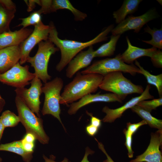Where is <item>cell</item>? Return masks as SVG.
Here are the masks:
<instances>
[{"label": "cell", "instance_id": "obj_23", "mask_svg": "<svg viewBox=\"0 0 162 162\" xmlns=\"http://www.w3.org/2000/svg\"><path fill=\"white\" fill-rule=\"evenodd\" d=\"M120 35H112L109 42L103 44L96 50H94V57L110 56L113 55L117 43Z\"/></svg>", "mask_w": 162, "mask_h": 162}, {"label": "cell", "instance_id": "obj_37", "mask_svg": "<svg viewBox=\"0 0 162 162\" xmlns=\"http://www.w3.org/2000/svg\"><path fill=\"white\" fill-rule=\"evenodd\" d=\"M88 114L91 117L90 124L99 128L101 125V120L99 118L93 116L91 113L88 112Z\"/></svg>", "mask_w": 162, "mask_h": 162}, {"label": "cell", "instance_id": "obj_27", "mask_svg": "<svg viewBox=\"0 0 162 162\" xmlns=\"http://www.w3.org/2000/svg\"><path fill=\"white\" fill-rule=\"evenodd\" d=\"M0 121L5 128L14 127L20 122L19 116L9 110H5L2 113Z\"/></svg>", "mask_w": 162, "mask_h": 162}, {"label": "cell", "instance_id": "obj_10", "mask_svg": "<svg viewBox=\"0 0 162 162\" xmlns=\"http://www.w3.org/2000/svg\"><path fill=\"white\" fill-rule=\"evenodd\" d=\"M50 28L49 25H44L42 21L34 26L32 33L20 45L21 56L19 63L21 65L26 62L31 50L36 44L48 40Z\"/></svg>", "mask_w": 162, "mask_h": 162}, {"label": "cell", "instance_id": "obj_8", "mask_svg": "<svg viewBox=\"0 0 162 162\" xmlns=\"http://www.w3.org/2000/svg\"><path fill=\"white\" fill-rule=\"evenodd\" d=\"M29 69L28 65L23 66L18 62L6 72L0 74V82L16 88L25 87L35 76Z\"/></svg>", "mask_w": 162, "mask_h": 162}, {"label": "cell", "instance_id": "obj_22", "mask_svg": "<svg viewBox=\"0 0 162 162\" xmlns=\"http://www.w3.org/2000/svg\"><path fill=\"white\" fill-rule=\"evenodd\" d=\"M0 151L12 152L20 155L25 162H30L33 158V152H28L24 148L21 140L0 144Z\"/></svg>", "mask_w": 162, "mask_h": 162}, {"label": "cell", "instance_id": "obj_15", "mask_svg": "<svg viewBox=\"0 0 162 162\" xmlns=\"http://www.w3.org/2000/svg\"><path fill=\"white\" fill-rule=\"evenodd\" d=\"M94 51L92 45L87 50L78 53L68 63L66 70V76L71 78L80 70L88 67L94 58Z\"/></svg>", "mask_w": 162, "mask_h": 162}, {"label": "cell", "instance_id": "obj_12", "mask_svg": "<svg viewBox=\"0 0 162 162\" xmlns=\"http://www.w3.org/2000/svg\"><path fill=\"white\" fill-rule=\"evenodd\" d=\"M151 87L149 85L146 86L143 92L139 96L133 98L123 105L116 109H111L107 106H105L102 109L103 112L106 115L102 119L104 122L112 123L117 118L122 116L123 113L128 109L131 108L137 105L140 102L154 98V97L150 93Z\"/></svg>", "mask_w": 162, "mask_h": 162}, {"label": "cell", "instance_id": "obj_18", "mask_svg": "<svg viewBox=\"0 0 162 162\" xmlns=\"http://www.w3.org/2000/svg\"><path fill=\"white\" fill-rule=\"evenodd\" d=\"M16 11L15 4L10 0H0V34L10 31V23Z\"/></svg>", "mask_w": 162, "mask_h": 162}, {"label": "cell", "instance_id": "obj_7", "mask_svg": "<svg viewBox=\"0 0 162 162\" xmlns=\"http://www.w3.org/2000/svg\"><path fill=\"white\" fill-rule=\"evenodd\" d=\"M116 71L128 73L134 76L137 73L139 74L140 70L133 64H125L120 53L113 58L96 61L80 73L82 74L96 73L104 76L109 73Z\"/></svg>", "mask_w": 162, "mask_h": 162}, {"label": "cell", "instance_id": "obj_30", "mask_svg": "<svg viewBox=\"0 0 162 162\" xmlns=\"http://www.w3.org/2000/svg\"><path fill=\"white\" fill-rule=\"evenodd\" d=\"M154 65L159 68L162 67V52L160 50H157L150 58Z\"/></svg>", "mask_w": 162, "mask_h": 162}, {"label": "cell", "instance_id": "obj_35", "mask_svg": "<svg viewBox=\"0 0 162 162\" xmlns=\"http://www.w3.org/2000/svg\"><path fill=\"white\" fill-rule=\"evenodd\" d=\"M99 128L90 124L86 128V130L89 136H94L98 132Z\"/></svg>", "mask_w": 162, "mask_h": 162}, {"label": "cell", "instance_id": "obj_9", "mask_svg": "<svg viewBox=\"0 0 162 162\" xmlns=\"http://www.w3.org/2000/svg\"><path fill=\"white\" fill-rule=\"evenodd\" d=\"M30 83L31 86L28 89L25 87L17 88L14 91L16 95L20 97L38 117H40V96L42 93V84L40 80L36 76L30 82Z\"/></svg>", "mask_w": 162, "mask_h": 162}, {"label": "cell", "instance_id": "obj_39", "mask_svg": "<svg viewBox=\"0 0 162 162\" xmlns=\"http://www.w3.org/2000/svg\"><path fill=\"white\" fill-rule=\"evenodd\" d=\"M22 140L27 142L34 143V141L36 139L35 136L32 134L31 133H26Z\"/></svg>", "mask_w": 162, "mask_h": 162}, {"label": "cell", "instance_id": "obj_29", "mask_svg": "<svg viewBox=\"0 0 162 162\" xmlns=\"http://www.w3.org/2000/svg\"><path fill=\"white\" fill-rule=\"evenodd\" d=\"M143 109L151 112L158 107L162 105V97L151 100H143L139 102L136 105Z\"/></svg>", "mask_w": 162, "mask_h": 162}, {"label": "cell", "instance_id": "obj_42", "mask_svg": "<svg viewBox=\"0 0 162 162\" xmlns=\"http://www.w3.org/2000/svg\"><path fill=\"white\" fill-rule=\"evenodd\" d=\"M5 104L4 100L0 94V113L2 110Z\"/></svg>", "mask_w": 162, "mask_h": 162}, {"label": "cell", "instance_id": "obj_25", "mask_svg": "<svg viewBox=\"0 0 162 162\" xmlns=\"http://www.w3.org/2000/svg\"><path fill=\"white\" fill-rule=\"evenodd\" d=\"M135 64L140 70L139 74L144 76L148 84L156 87L159 97H162V74L157 75L152 74L141 66L136 60H135Z\"/></svg>", "mask_w": 162, "mask_h": 162}, {"label": "cell", "instance_id": "obj_31", "mask_svg": "<svg viewBox=\"0 0 162 162\" xmlns=\"http://www.w3.org/2000/svg\"><path fill=\"white\" fill-rule=\"evenodd\" d=\"M123 132L126 137L125 145L128 151V156L129 158H131L133 157L134 153L132 148V136L129 134L128 133L126 129H124Z\"/></svg>", "mask_w": 162, "mask_h": 162}, {"label": "cell", "instance_id": "obj_32", "mask_svg": "<svg viewBox=\"0 0 162 162\" xmlns=\"http://www.w3.org/2000/svg\"><path fill=\"white\" fill-rule=\"evenodd\" d=\"M146 124L147 123L144 120L137 123L131 124L128 122L127 123L126 130L128 133L132 136L140 127Z\"/></svg>", "mask_w": 162, "mask_h": 162}, {"label": "cell", "instance_id": "obj_14", "mask_svg": "<svg viewBox=\"0 0 162 162\" xmlns=\"http://www.w3.org/2000/svg\"><path fill=\"white\" fill-rule=\"evenodd\" d=\"M122 101L118 96L112 93L100 94L99 92L96 94H90L84 96L78 101L71 104L68 112L69 115H74L82 107L94 102L117 101L122 103Z\"/></svg>", "mask_w": 162, "mask_h": 162}, {"label": "cell", "instance_id": "obj_2", "mask_svg": "<svg viewBox=\"0 0 162 162\" xmlns=\"http://www.w3.org/2000/svg\"><path fill=\"white\" fill-rule=\"evenodd\" d=\"M103 77L97 74H82L78 72L72 81L65 86L61 94L60 104L67 105L87 94L95 92Z\"/></svg>", "mask_w": 162, "mask_h": 162}, {"label": "cell", "instance_id": "obj_33", "mask_svg": "<svg viewBox=\"0 0 162 162\" xmlns=\"http://www.w3.org/2000/svg\"><path fill=\"white\" fill-rule=\"evenodd\" d=\"M52 0H40L41 8L38 10L40 13L42 14H47L50 13V9Z\"/></svg>", "mask_w": 162, "mask_h": 162}, {"label": "cell", "instance_id": "obj_43", "mask_svg": "<svg viewBox=\"0 0 162 162\" xmlns=\"http://www.w3.org/2000/svg\"><path fill=\"white\" fill-rule=\"evenodd\" d=\"M5 128L0 121V141Z\"/></svg>", "mask_w": 162, "mask_h": 162}, {"label": "cell", "instance_id": "obj_21", "mask_svg": "<svg viewBox=\"0 0 162 162\" xmlns=\"http://www.w3.org/2000/svg\"><path fill=\"white\" fill-rule=\"evenodd\" d=\"M60 9H66L70 10L73 14L74 20L76 21H82L87 16L86 14L75 8L68 0H52L50 13L56 12Z\"/></svg>", "mask_w": 162, "mask_h": 162}, {"label": "cell", "instance_id": "obj_11", "mask_svg": "<svg viewBox=\"0 0 162 162\" xmlns=\"http://www.w3.org/2000/svg\"><path fill=\"white\" fill-rule=\"evenodd\" d=\"M159 16L155 8H152L143 14L137 16H128L114 28L111 32L112 35H121L129 30H134L138 33L143 26L149 21L158 18Z\"/></svg>", "mask_w": 162, "mask_h": 162}, {"label": "cell", "instance_id": "obj_45", "mask_svg": "<svg viewBox=\"0 0 162 162\" xmlns=\"http://www.w3.org/2000/svg\"><path fill=\"white\" fill-rule=\"evenodd\" d=\"M2 158H1L0 157V162H2Z\"/></svg>", "mask_w": 162, "mask_h": 162}, {"label": "cell", "instance_id": "obj_26", "mask_svg": "<svg viewBox=\"0 0 162 162\" xmlns=\"http://www.w3.org/2000/svg\"><path fill=\"white\" fill-rule=\"evenodd\" d=\"M144 30L145 32L149 34L152 37V39L148 40H142L145 43L151 45L159 49H162V28L158 29L153 28L151 29L148 26L145 27Z\"/></svg>", "mask_w": 162, "mask_h": 162}, {"label": "cell", "instance_id": "obj_44", "mask_svg": "<svg viewBox=\"0 0 162 162\" xmlns=\"http://www.w3.org/2000/svg\"><path fill=\"white\" fill-rule=\"evenodd\" d=\"M158 3L162 5V0H157Z\"/></svg>", "mask_w": 162, "mask_h": 162}, {"label": "cell", "instance_id": "obj_3", "mask_svg": "<svg viewBox=\"0 0 162 162\" xmlns=\"http://www.w3.org/2000/svg\"><path fill=\"white\" fill-rule=\"evenodd\" d=\"M15 101L18 116L26 133L33 135L41 144H48L50 138L44 130L42 119L37 116L18 96H16Z\"/></svg>", "mask_w": 162, "mask_h": 162}, {"label": "cell", "instance_id": "obj_41", "mask_svg": "<svg viewBox=\"0 0 162 162\" xmlns=\"http://www.w3.org/2000/svg\"><path fill=\"white\" fill-rule=\"evenodd\" d=\"M43 158L45 162H58L54 160L55 159L53 158L52 157L48 158L45 156L44 155H43ZM71 162L69 161L68 159L66 158H65L61 162Z\"/></svg>", "mask_w": 162, "mask_h": 162}, {"label": "cell", "instance_id": "obj_24", "mask_svg": "<svg viewBox=\"0 0 162 162\" xmlns=\"http://www.w3.org/2000/svg\"><path fill=\"white\" fill-rule=\"evenodd\" d=\"M132 111L137 114L145 121L151 127L158 130L162 129V120L153 116L150 112L136 105L131 108Z\"/></svg>", "mask_w": 162, "mask_h": 162}, {"label": "cell", "instance_id": "obj_16", "mask_svg": "<svg viewBox=\"0 0 162 162\" xmlns=\"http://www.w3.org/2000/svg\"><path fill=\"white\" fill-rule=\"evenodd\" d=\"M20 45L0 49V74L3 73L16 65L20 59Z\"/></svg>", "mask_w": 162, "mask_h": 162}, {"label": "cell", "instance_id": "obj_34", "mask_svg": "<svg viewBox=\"0 0 162 162\" xmlns=\"http://www.w3.org/2000/svg\"><path fill=\"white\" fill-rule=\"evenodd\" d=\"M24 2L27 6V11L28 12L32 11L36 6V4H37L40 6V0H24Z\"/></svg>", "mask_w": 162, "mask_h": 162}, {"label": "cell", "instance_id": "obj_1", "mask_svg": "<svg viewBox=\"0 0 162 162\" xmlns=\"http://www.w3.org/2000/svg\"><path fill=\"white\" fill-rule=\"evenodd\" d=\"M50 30L48 39L60 50L61 58L56 66L58 72L62 71L69 62L83 49L107 40V35L114 28L111 25L106 28L93 39L88 41L82 42L68 39H61L58 36V32L53 23L50 22Z\"/></svg>", "mask_w": 162, "mask_h": 162}, {"label": "cell", "instance_id": "obj_5", "mask_svg": "<svg viewBox=\"0 0 162 162\" xmlns=\"http://www.w3.org/2000/svg\"><path fill=\"white\" fill-rule=\"evenodd\" d=\"M63 86V80L58 77L45 83L42 87V93L44 94L45 97L41 113L44 116L52 115L58 120L64 128L60 117V100Z\"/></svg>", "mask_w": 162, "mask_h": 162}, {"label": "cell", "instance_id": "obj_4", "mask_svg": "<svg viewBox=\"0 0 162 162\" xmlns=\"http://www.w3.org/2000/svg\"><path fill=\"white\" fill-rule=\"evenodd\" d=\"M99 88L116 94L122 100L128 94H141L144 91L142 86L133 83L121 71L112 72L104 76Z\"/></svg>", "mask_w": 162, "mask_h": 162}, {"label": "cell", "instance_id": "obj_17", "mask_svg": "<svg viewBox=\"0 0 162 162\" xmlns=\"http://www.w3.org/2000/svg\"><path fill=\"white\" fill-rule=\"evenodd\" d=\"M33 30L22 28L18 30H10L0 34V49L8 47L20 45L32 33Z\"/></svg>", "mask_w": 162, "mask_h": 162}, {"label": "cell", "instance_id": "obj_40", "mask_svg": "<svg viewBox=\"0 0 162 162\" xmlns=\"http://www.w3.org/2000/svg\"><path fill=\"white\" fill-rule=\"evenodd\" d=\"M94 152L87 147L86 148V151L84 157L80 162H90L88 160V157L89 155L92 154Z\"/></svg>", "mask_w": 162, "mask_h": 162}, {"label": "cell", "instance_id": "obj_36", "mask_svg": "<svg viewBox=\"0 0 162 162\" xmlns=\"http://www.w3.org/2000/svg\"><path fill=\"white\" fill-rule=\"evenodd\" d=\"M23 147L24 149L28 152H33L34 147V143L28 142L21 140Z\"/></svg>", "mask_w": 162, "mask_h": 162}, {"label": "cell", "instance_id": "obj_20", "mask_svg": "<svg viewBox=\"0 0 162 162\" xmlns=\"http://www.w3.org/2000/svg\"><path fill=\"white\" fill-rule=\"evenodd\" d=\"M142 0H125L120 8L113 13V18L116 23L118 24L125 19L128 14L135 12L137 10Z\"/></svg>", "mask_w": 162, "mask_h": 162}, {"label": "cell", "instance_id": "obj_28", "mask_svg": "<svg viewBox=\"0 0 162 162\" xmlns=\"http://www.w3.org/2000/svg\"><path fill=\"white\" fill-rule=\"evenodd\" d=\"M41 14L38 10L32 13L27 17L20 18L22 22L17 26H22V28H25L30 26H34L41 21Z\"/></svg>", "mask_w": 162, "mask_h": 162}, {"label": "cell", "instance_id": "obj_13", "mask_svg": "<svg viewBox=\"0 0 162 162\" xmlns=\"http://www.w3.org/2000/svg\"><path fill=\"white\" fill-rule=\"evenodd\" d=\"M162 142V129L152 133L150 143L146 151L129 162H162V154L159 150Z\"/></svg>", "mask_w": 162, "mask_h": 162}, {"label": "cell", "instance_id": "obj_38", "mask_svg": "<svg viewBox=\"0 0 162 162\" xmlns=\"http://www.w3.org/2000/svg\"><path fill=\"white\" fill-rule=\"evenodd\" d=\"M95 140L98 143L99 148L105 154L107 157V159L104 160L103 162H114L106 152L103 144L102 143L99 142L96 139Z\"/></svg>", "mask_w": 162, "mask_h": 162}, {"label": "cell", "instance_id": "obj_19", "mask_svg": "<svg viewBox=\"0 0 162 162\" xmlns=\"http://www.w3.org/2000/svg\"><path fill=\"white\" fill-rule=\"evenodd\" d=\"M128 44L126 50L121 54L122 58L124 62L132 64L134 61L141 57L146 56L151 57L154 52L157 50L156 47L143 49L134 46L131 44L128 37L126 38Z\"/></svg>", "mask_w": 162, "mask_h": 162}, {"label": "cell", "instance_id": "obj_6", "mask_svg": "<svg viewBox=\"0 0 162 162\" xmlns=\"http://www.w3.org/2000/svg\"><path fill=\"white\" fill-rule=\"evenodd\" d=\"M55 45L48 39L41 41L38 44V49L35 55L33 57L29 56L26 61L34 68L35 76L45 83L51 78L47 70L50 56L59 50Z\"/></svg>", "mask_w": 162, "mask_h": 162}]
</instances>
